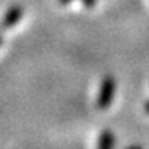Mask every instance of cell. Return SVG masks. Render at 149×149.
Returning a JSON list of instances; mask_svg holds the SVG:
<instances>
[{"instance_id": "1", "label": "cell", "mask_w": 149, "mask_h": 149, "mask_svg": "<svg viewBox=\"0 0 149 149\" xmlns=\"http://www.w3.org/2000/svg\"><path fill=\"white\" fill-rule=\"evenodd\" d=\"M116 79L111 74L104 76V79L100 81V87H99V94H97V100L96 105L99 110H107L111 105L114 93H116Z\"/></svg>"}, {"instance_id": "2", "label": "cell", "mask_w": 149, "mask_h": 149, "mask_svg": "<svg viewBox=\"0 0 149 149\" xmlns=\"http://www.w3.org/2000/svg\"><path fill=\"white\" fill-rule=\"evenodd\" d=\"M23 17V8L22 6H11V8L6 11V14L3 15V18L0 20V31H5V29H9L12 28L14 24H17Z\"/></svg>"}, {"instance_id": "3", "label": "cell", "mask_w": 149, "mask_h": 149, "mask_svg": "<svg viewBox=\"0 0 149 149\" xmlns=\"http://www.w3.org/2000/svg\"><path fill=\"white\" fill-rule=\"evenodd\" d=\"M116 135H114L110 130H104L102 132L99 134V139H97V148L100 149H108V148H113L116 145Z\"/></svg>"}, {"instance_id": "4", "label": "cell", "mask_w": 149, "mask_h": 149, "mask_svg": "<svg viewBox=\"0 0 149 149\" xmlns=\"http://www.w3.org/2000/svg\"><path fill=\"white\" fill-rule=\"evenodd\" d=\"M59 2V5H69L72 0H58ZM84 2V6L85 8H88V9H91V8H94V6H96V2L97 0H82Z\"/></svg>"}, {"instance_id": "5", "label": "cell", "mask_w": 149, "mask_h": 149, "mask_svg": "<svg viewBox=\"0 0 149 149\" xmlns=\"http://www.w3.org/2000/svg\"><path fill=\"white\" fill-rule=\"evenodd\" d=\"M143 108H145V111L149 114V100H146V102H145V105H143Z\"/></svg>"}, {"instance_id": "6", "label": "cell", "mask_w": 149, "mask_h": 149, "mask_svg": "<svg viewBox=\"0 0 149 149\" xmlns=\"http://www.w3.org/2000/svg\"><path fill=\"white\" fill-rule=\"evenodd\" d=\"M2 43H3V37H2V31H0V46H2Z\"/></svg>"}]
</instances>
